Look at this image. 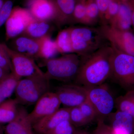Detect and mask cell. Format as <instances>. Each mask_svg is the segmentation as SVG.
I'll list each match as a JSON object with an SVG mask.
<instances>
[{"mask_svg":"<svg viewBox=\"0 0 134 134\" xmlns=\"http://www.w3.org/2000/svg\"><path fill=\"white\" fill-rule=\"evenodd\" d=\"M106 45L96 52L81 56V63L74 81L77 84L92 87L103 84L111 72L113 49Z\"/></svg>","mask_w":134,"mask_h":134,"instance_id":"6da1fadb","label":"cell"},{"mask_svg":"<svg viewBox=\"0 0 134 134\" xmlns=\"http://www.w3.org/2000/svg\"><path fill=\"white\" fill-rule=\"evenodd\" d=\"M69 29L73 52L79 56L88 55L110 44L97 27L76 26Z\"/></svg>","mask_w":134,"mask_h":134,"instance_id":"7a4b0ae2","label":"cell"},{"mask_svg":"<svg viewBox=\"0 0 134 134\" xmlns=\"http://www.w3.org/2000/svg\"><path fill=\"white\" fill-rule=\"evenodd\" d=\"M50 80L43 74H36L19 80L15 90V98L18 104L31 105L50 91Z\"/></svg>","mask_w":134,"mask_h":134,"instance_id":"3957f363","label":"cell"},{"mask_svg":"<svg viewBox=\"0 0 134 134\" xmlns=\"http://www.w3.org/2000/svg\"><path fill=\"white\" fill-rule=\"evenodd\" d=\"M46 68L45 75L49 79L63 82L75 80L81 63V56L74 53L63 54L59 58L44 60Z\"/></svg>","mask_w":134,"mask_h":134,"instance_id":"277c9868","label":"cell"},{"mask_svg":"<svg viewBox=\"0 0 134 134\" xmlns=\"http://www.w3.org/2000/svg\"><path fill=\"white\" fill-rule=\"evenodd\" d=\"M111 72L109 79L126 91L134 89V56L113 47Z\"/></svg>","mask_w":134,"mask_h":134,"instance_id":"5b68a950","label":"cell"},{"mask_svg":"<svg viewBox=\"0 0 134 134\" xmlns=\"http://www.w3.org/2000/svg\"><path fill=\"white\" fill-rule=\"evenodd\" d=\"M97 28L110 45L121 52L134 56L133 30H122L109 25H100Z\"/></svg>","mask_w":134,"mask_h":134,"instance_id":"8992f818","label":"cell"},{"mask_svg":"<svg viewBox=\"0 0 134 134\" xmlns=\"http://www.w3.org/2000/svg\"><path fill=\"white\" fill-rule=\"evenodd\" d=\"M85 87V86H84ZM87 97L98 115V120L105 121L115 106V99L107 87L103 84L92 87H85Z\"/></svg>","mask_w":134,"mask_h":134,"instance_id":"52a82bcc","label":"cell"},{"mask_svg":"<svg viewBox=\"0 0 134 134\" xmlns=\"http://www.w3.org/2000/svg\"><path fill=\"white\" fill-rule=\"evenodd\" d=\"M34 19L26 8L19 7L13 8L5 24L6 41L22 35Z\"/></svg>","mask_w":134,"mask_h":134,"instance_id":"ba28073f","label":"cell"},{"mask_svg":"<svg viewBox=\"0 0 134 134\" xmlns=\"http://www.w3.org/2000/svg\"><path fill=\"white\" fill-rule=\"evenodd\" d=\"M6 48L12 63V73L19 80L36 74L44 73L36 64L34 59L18 52L7 45Z\"/></svg>","mask_w":134,"mask_h":134,"instance_id":"9c48e42d","label":"cell"},{"mask_svg":"<svg viewBox=\"0 0 134 134\" xmlns=\"http://www.w3.org/2000/svg\"><path fill=\"white\" fill-rule=\"evenodd\" d=\"M65 107H79L88 98L84 86L78 84H65L57 87L55 92Z\"/></svg>","mask_w":134,"mask_h":134,"instance_id":"30bf717a","label":"cell"},{"mask_svg":"<svg viewBox=\"0 0 134 134\" xmlns=\"http://www.w3.org/2000/svg\"><path fill=\"white\" fill-rule=\"evenodd\" d=\"M62 104L55 92L49 91L40 98L33 110L29 113L32 125L41 118L55 112Z\"/></svg>","mask_w":134,"mask_h":134,"instance_id":"8fae6325","label":"cell"},{"mask_svg":"<svg viewBox=\"0 0 134 134\" xmlns=\"http://www.w3.org/2000/svg\"><path fill=\"white\" fill-rule=\"evenodd\" d=\"M27 8L34 19L54 22L56 10L54 0H26Z\"/></svg>","mask_w":134,"mask_h":134,"instance_id":"7c38bea8","label":"cell"},{"mask_svg":"<svg viewBox=\"0 0 134 134\" xmlns=\"http://www.w3.org/2000/svg\"><path fill=\"white\" fill-rule=\"evenodd\" d=\"M70 108L65 107L41 118L32 125L36 133L46 134L61 122L69 120Z\"/></svg>","mask_w":134,"mask_h":134,"instance_id":"4fadbf2b","label":"cell"},{"mask_svg":"<svg viewBox=\"0 0 134 134\" xmlns=\"http://www.w3.org/2000/svg\"><path fill=\"white\" fill-rule=\"evenodd\" d=\"M29 117V113L23 107H18L16 116L8 123L4 131L5 134H35Z\"/></svg>","mask_w":134,"mask_h":134,"instance_id":"5bb4252c","label":"cell"},{"mask_svg":"<svg viewBox=\"0 0 134 134\" xmlns=\"http://www.w3.org/2000/svg\"><path fill=\"white\" fill-rule=\"evenodd\" d=\"M108 117L110 120L114 134H133L134 131V119L129 114L117 110L111 113Z\"/></svg>","mask_w":134,"mask_h":134,"instance_id":"9a60e30c","label":"cell"},{"mask_svg":"<svg viewBox=\"0 0 134 134\" xmlns=\"http://www.w3.org/2000/svg\"><path fill=\"white\" fill-rule=\"evenodd\" d=\"M16 38L12 43V49L34 59L39 58L40 39H35L23 35Z\"/></svg>","mask_w":134,"mask_h":134,"instance_id":"2e32d148","label":"cell"},{"mask_svg":"<svg viewBox=\"0 0 134 134\" xmlns=\"http://www.w3.org/2000/svg\"><path fill=\"white\" fill-rule=\"evenodd\" d=\"M56 13L53 22L58 27L73 24L75 0H54Z\"/></svg>","mask_w":134,"mask_h":134,"instance_id":"e0dca14e","label":"cell"},{"mask_svg":"<svg viewBox=\"0 0 134 134\" xmlns=\"http://www.w3.org/2000/svg\"><path fill=\"white\" fill-rule=\"evenodd\" d=\"M53 28L50 22L34 19L29 24L22 35L35 39H40L50 35Z\"/></svg>","mask_w":134,"mask_h":134,"instance_id":"ac0fdd59","label":"cell"},{"mask_svg":"<svg viewBox=\"0 0 134 134\" xmlns=\"http://www.w3.org/2000/svg\"><path fill=\"white\" fill-rule=\"evenodd\" d=\"M109 25L122 30H133L132 10L127 3H121L118 14Z\"/></svg>","mask_w":134,"mask_h":134,"instance_id":"d6986e66","label":"cell"},{"mask_svg":"<svg viewBox=\"0 0 134 134\" xmlns=\"http://www.w3.org/2000/svg\"><path fill=\"white\" fill-rule=\"evenodd\" d=\"M19 80L11 72L0 81V104L7 100L15 92Z\"/></svg>","mask_w":134,"mask_h":134,"instance_id":"ffe728a7","label":"cell"},{"mask_svg":"<svg viewBox=\"0 0 134 134\" xmlns=\"http://www.w3.org/2000/svg\"><path fill=\"white\" fill-rule=\"evenodd\" d=\"M18 104L15 99H9L0 104V124L9 123L16 116Z\"/></svg>","mask_w":134,"mask_h":134,"instance_id":"44dd1931","label":"cell"},{"mask_svg":"<svg viewBox=\"0 0 134 134\" xmlns=\"http://www.w3.org/2000/svg\"><path fill=\"white\" fill-rule=\"evenodd\" d=\"M58 53L54 40H53L50 35H47L40 39L39 58L44 60L55 58Z\"/></svg>","mask_w":134,"mask_h":134,"instance_id":"7402d4cb","label":"cell"},{"mask_svg":"<svg viewBox=\"0 0 134 134\" xmlns=\"http://www.w3.org/2000/svg\"><path fill=\"white\" fill-rule=\"evenodd\" d=\"M54 41L59 53L63 55L74 53L69 28L59 32Z\"/></svg>","mask_w":134,"mask_h":134,"instance_id":"603a6c76","label":"cell"},{"mask_svg":"<svg viewBox=\"0 0 134 134\" xmlns=\"http://www.w3.org/2000/svg\"><path fill=\"white\" fill-rule=\"evenodd\" d=\"M117 110L123 111L132 115L134 119V89L127 91L123 96L115 100Z\"/></svg>","mask_w":134,"mask_h":134,"instance_id":"cb8c5ba5","label":"cell"},{"mask_svg":"<svg viewBox=\"0 0 134 134\" xmlns=\"http://www.w3.org/2000/svg\"><path fill=\"white\" fill-rule=\"evenodd\" d=\"M86 16L85 25L93 26L99 24V11L96 0H86Z\"/></svg>","mask_w":134,"mask_h":134,"instance_id":"d4e9b609","label":"cell"},{"mask_svg":"<svg viewBox=\"0 0 134 134\" xmlns=\"http://www.w3.org/2000/svg\"><path fill=\"white\" fill-rule=\"evenodd\" d=\"M86 0H75L73 14V24L85 25L86 21Z\"/></svg>","mask_w":134,"mask_h":134,"instance_id":"484cf974","label":"cell"},{"mask_svg":"<svg viewBox=\"0 0 134 134\" xmlns=\"http://www.w3.org/2000/svg\"><path fill=\"white\" fill-rule=\"evenodd\" d=\"M69 121L74 127L83 126L89 124L82 113L79 107L70 108Z\"/></svg>","mask_w":134,"mask_h":134,"instance_id":"4316f807","label":"cell"},{"mask_svg":"<svg viewBox=\"0 0 134 134\" xmlns=\"http://www.w3.org/2000/svg\"><path fill=\"white\" fill-rule=\"evenodd\" d=\"M79 107L82 113L89 123L97 120L98 115L94 107L87 98Z\"/></svg>","mask_w":134,"mask_h":134,"instance_id":"83f0119b","label":"cell"},{"mask_svg":"<svg viewBox=\"0 0 134 134\" xmlns=\"http://www.w3.org/2000/svg\"><path fill=\"white\" fill-rule=\"evenodd\" d=\"M6 46L5 43H0V67L11 73L13 71V68Z\"/></svg>","mask_w":134,"mask_h":134,"instance_id":"f1b7e54d","label":"cell"},{"mask_svg":"<svg viewBox=\"0 0 134 134\" xmlns=\"http://www.w3.org/2000/svg\"><path fill=\"white\" fill-rule=\"evenodd\" d=\"M121 0H110L106 16L105 25H110L117 15L119 10Z\"/></svg>","mask_w":134,"mask_h":134,"instance_id":"f546056e","label":"cell"},{"mask_svg":"<svg viewBox=\"0 0 134 134\" xmlns=\"http://www.w3.org/2000/svg\"><path fill=\"white\" fill-rule=\"evenodd\" d=\"M74 127L69 120L64 121L46 134H75Z\"/></svg>","mask_w":134,"mask_h":134,"instance_id":"4dcf8cb0","label":"cell"},{"mask_svg":"<svg viewBox=\"0 0 134 134\" xmlns=\"http://www.w3.org/2000/svg\"><path fill=\"white\" fill-rule=\"evenodd\" d=\"M13 3L11 0H7L0 10V28L5 24L13 9Z\"/></svg>","mask_w":134,"mask_h":134,"instance_id":"1f68e13d","label":"cell"},{"mask_svg":"<svg viewBox=\"0 0 134 134\" xmlns=\"http://www.w3.org/2000/svg\"><path fill=\"white\" fill-rule=\"evenodd\" d=\"M110 0H96L99 11L100 21L99 24L105 25L106 16Z\"/></svg>","mask_w":134,"mask_h":134,"instance_id":"d6a6232c","label":"cell"},{"mask_svg":"<svg viewBox=\"0 0 134 134\" xmlns=\"http://www.w3.org/2000/svg\"><path fill=\"white\" fill-rule=\"evenodd\" d=\"M97 125L92 134H114L110 125L104 121L98 120Z\"/></svg>","mask_w":134,"mask_h":134,"instance_id":"836d02e7","label":"cell"},{"mask_svg":"<svg viewBox=\"0 0 134 134\" xmlns=\"http://www.w3.org/2000/svg\"><path fill=\"white\" fill-rule=\"evenodd\" d=\"M126 3L128 4L132 10V29L134 32V0H129Z\"/></svg>","mask_w":134,"mask_h":134,"instance_id":"e575fe53","label":"cell"},{"mask_svg":"<svg viewBox=\"0 0 134 134\" xmlns=\"http://www.w3.org/2000/svg\"><path fill=\"white\" fill-rule=\"evenodd\" d=\"M9 73H10L0 67V81L5 78Z\"/></svg>","mask_w":134,"mask_h":134,"instance_id":"d590c367","label":"cell"},{"mask_svg":"<svg viewBox=\"0 0 134 134\" xmlns=\"http://www.w3.org/2000/svg\"><path fill=\"white\" fill-rule=\"evenodd\" d=\"M4 1L3 0H0V10L2 8L4 4Z\"/></svg>","mask_w":134,"mask_h":134,"instance_id":"8d00e7d4","label":"cell"},{"mask_svg":"<svg viewBox=\"0 0 134 134\" xmlns=\"http://www.w3.org/2000/svg\"><path fill=\"white\" fill-rule=\"evenodd\" d=\"M4 129H4L3 127L0 125V134H3Z\"/></svg>","mask_w":134,"mask_h":134,"instance_id":"74e56055","label":"cell"},{"mask_svg":"<svg viewBox=\"0 0 134 134\" xmlns=\"http://www.w3.org/2000/svg\"><path fill=\"white\" fill-rule=\"evenodd\" d=\"M75 134H87L84 132H79V133H76Z\"/></svg>","mask_w":134,"mask_h":134,"instance_id":"f35d334b","label":"cell"},{"mask_svg":"<svg viewBox=\"0 0 134 134\" xmlns=\"http://www.w3.org/2000/svg\"><path fill=\"white\" fill-rule=\"evenodd\" d=\"M129 0H121V2L123 3H126Z\"/></svg>","mask_w":134,"mask_h":134,"instance_id":"ab89813d","label":"cell"},{"mask_svg":"<svg viewBox=\"0 0 134 134\" xmlns=\"http://www.w3.org/2000/svg\"><path fill=\"white\" fill-rule=\"evenodd\" d=\"M35 134H40V133H35Z\"/></svg>","mask_w":134,"mask_h":134,"instance_id":"60d3db41","label":"cell"}]
</instances>
